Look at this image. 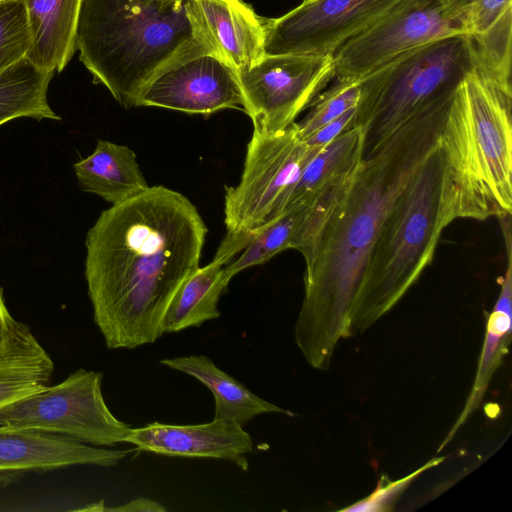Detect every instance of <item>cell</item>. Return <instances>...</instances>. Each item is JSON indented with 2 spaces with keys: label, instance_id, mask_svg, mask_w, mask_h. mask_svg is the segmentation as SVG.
I'll return each mask as SVG.
<instances>
[{
  "label": "cell",
  "instance_id": "836d02e7",
  "mask_svg": "<svg viewBox=\"0 0 512 512\" xmlns=\"http://www.w3.org/2000/svg\"><path fill=\"white\" fill-rule=\"evenodd\" d=\"M80 510H85V511H105V507L103 505V502H99V503H93V504H90V506H87L85 508H82Z\"/></svg>",
  "mask_w": 512,
  "mask_h": 512
},
{
  "label": "cell",
  "instance_id": "1f68e13d",
  "mask_svg": "<svg viewBox=\"0 0 512 512\" xmlns=\"http://www.w3.org/2000/svg\"><path fill=\"white\" fill-rule=\"evenodd\" d=\"M441 3L451 12L463 15V11L477 0H440Z\"/></svg>",
  "mask_w": 512,
  "mask_h": 512
},
{
  "label": "cell",
  "instance_id": "4fadbf2b",
  "mask_svg": "<svg viewBox=\"0 0 512 512\" xmlns=\"http://www.w3.org/2000/svg\"><path fill=\"white\" fill-rule=\"evenodd\" d=\"M191 37L235 72L265 53V17L242 0H183Z\"/></svg>",
  "mask_w": 512,
  "mask_h": 512
},
{
  "label": "cell",
  "instance_id": "603a6c76",
  "mask_svg": "<svg viewBox=\"0 0 512 512\" xmlns=\"http://www.w3.org/2000/svg\"><path fill=\"white\" fill-rule=\"evenodd\" d=\"M223 262L213 259L199 267L180 286L163 320L164 333L199 327L220 317L218 302L227 290L230 278Z\"/></svg>",
  "mask_w": 512,
  "mask_h": 512
},
{
  "label": "cell",
  "instance_id": "6da1fadb",
  "mask_svg": "<svg viewBox=\"0 0 512 512\" xmlns=\"http://www.w3.org/2000/svg\"><path fill=\"white\" fill-rule=\"evenodd\" d=\"M207 232L196 206L161 185L100 214L86 236L85 278L108 348L133 349L164 334L166 310L200 267Z\"/></svg>",
  "mask_w": 512,
  "mask_h": 512
},
{
  "label": "cell",
  "instance_id": "8fae6325",
  "mask_svg": "<svg viewBox=\"0 0 512 512\" xmlns=\"http://www.w3.org/2000/svg\"><path fill=\"white\" fill-rule=\"evenodd\" d=\"M243 105L235 70L192 37L154 72L137 103V107L204 116L224 109L243 110Z\"/></svg>",
  "mask_w": 512,
  "mask_h": 512
},
{
  "label": "cell",
  "instance_id": "4dcf8cb0",
  "mask_svg": "<svg viewBox=\"0 0 512 512\" xmlns=\"http://www.w3.org/2000/svg\"><path fill=\"white\" fill-rule=\"evenodd\" d=\"M12 316L5 306L2 290L0 288V343L5 338Z\"/></svg>",
  "mask_w": 512,
  "mask_h": 512
},
{
  "label": "cell",
  "instance_id": "8992f818",
  "mask_svg": "<svg viewBox=\"0 0 512 512\" xmlns=\"http://www.w3.org/2000/svg\"><path fill=\"white\" fill-rule=\"evenodd\" d=\"M475 66L472 44L460 34L404 52L359 79L353 126L365 133V153L428 105L451 94Z\"/></svg>",
  "mask_w": 512,
  "mask_h": 512
},
{
  "label": "cell",
  "instance_id": "52a82bcc",
  "mask_svg": "<svg viewBox=\"0 0 512 512\" xmlns=\"http://www.w3.org/2000/svg\"><path fill=\"white\" fill-rule=\"evenodd\" d=\"M322 148L303 142L295 122L274 133L253 130L240 181L225 191L227 234L214 259L227 264L243 250L245 237L277 215L302 169Z\"/></svg>",
  "mask_w": 512,
  "mask_h": 512
},
{
  "label": "cell",
  "instance_id": "ffe728a7",
  "mask_svg": "<svg viewBox=\"0 0 512 512\" xmlns=\"http://www.w3.org/2000/svg\"><path fill=\"white\" fill-rule=\"evenodd\" d=\"M463 14L476 67L511 84L512 0H477Z\"/></svg>",
  "mask_w": 512,
  "mask_h": 512
},
{
  "label": "cell",
  "instance_id": "9c48e42d",
  "mask_svg": "<svg viewBox=\"0 0 512 512\" xmlns=\"http://www.w3.org/2000/svg\"><path fill=\"white\" fill-rule=\"evenodd\" d=\"M237 75L253 130L274 133L296 122L334 79L333 56L265 54Z\"/></svg>",
  "mask_w": 512,
  "mask_h": 512
},
{
  "label": "cell",
  "instance_id": "f1b7e54d",
  "mask_svg": "<svg viewBox=\"0 0 512 512\" xmlns=\"http://www.w3.org/2000/svg\"><path fill=\"white\" fill-rule=\"evenodd\" d=\"M356 113V107L352 108L336 119L332 120L325 126L318 129L305 142L307 145L315 148H322L336 138L345 129L353 126V121Z\"/></svg>",
  "mask_w": 512,
  "mask_h": 512
},
{
  "label": "cell",
  "instance_id": "44dd1931",
  "mask_svg": "<svg viewBox=\"0 0 512 512\" xmlns=\"http://www.w3.org/2000/svg\"><path fill=\"white\" fill-rule=\"evenodd\" d=\"M160 363L194 377L212 392L215 400L213 419L244 426L259 414L286 413L284 409L255 395L205 355L165 358Z\"/></svg>",
  "mask_w": 512,
  "mask_h": 512
},
{
  "label": "cell",
  "instance_id": "277c9868",
  "mask_svg": "<svg viewBox=\"0 0 512 512\" xmlns=\"http://www.w3.org/2000/svg\"><path fill=\"white\" fill-rule=\"evenodd\" d=\"M190 37L183 0L130 9L112 0H84L77 50L93 82L131 108L154 72Z\"/></svg>",
  "mask_w": 512,
  "mask_h": 512
},
{
  "label": "cell",
  "instance_id": "f546056e",
  "mask_svg": "<svg viewBox=\"0 0 512 512\" xmlns=\"http://www.w3.org/2000/svg\"><path fill=\"white\" fill-rule=\"evenodd\" d=\"M167 509L159 502L150 498L138 497L124 505L107 508L105 511H120V512H163Z\"/></svg>",
  "mask_w": 512,
  "mask_h": 512
},
{
  "label": "cell",
  "instance_id": "83f0119b",
  "mask_svg": "<svg viewBox=\"0 0 512 512\" xmlns=\"http://www.w3.org/2000/svg\"><path fill=\"white\" fill-rule=\"evenodd\" d=\"M444 458H434L418 470L410 473L408 476L394 480H380L376 489L368 497L349 505L341 511L346 512H380L392 509V505L400 497L401 493L407 488L409 483L419 476L423 471L440 464Z\"/></svg>",
  "mask_w": 512,
  "mask_h": 512
},
{
  "label": "cell",
  "instance_id": "30bf717a",
  "mask_svg": "<svg viewBox=\"0 0 512 512\" xmlns=\"http://www.w3.org/2000/svg\"><path fill=\"white\" fill-rule=\"evenodd\" d=\"M467 34L464 15L440 0H403L333 55L334 79L358 81L390 59L429 42Z\"/></svg>",
  "mask_w": 512,
  "mask_h": 512
},
{
  "label": "cell",
  "instance_id": "9a60e30c",
  "mask_svg": "<svg viewBox=\"0 0 512 512\" xmlns=\"http://www.w3.org/2000/svg\"><path fill=\"white\" fill-rule=\"evenodd\" d=\"M126 442L157 454L189 458H217L248 469L246 454L252 437L236 423L213 419L209 423L174 425L154 422L131 428Z\"/></svg>",
  "mask_w": 512,
  "mask_h": 512
},
{
  "label": "cell",
  "instance_id": "5bb4252c",
  "mask_svg": "<svg viewBox=\"0 0 512 512\" xmlns=\"http://www.w3.org/2000/svg\"><path fill=\"white\" fill-rule=\"evenodd\" d=\"M128 451L96 448L35 429L0 426V485L27 472L74 465L115 466Z\"/></svg>",
  "mask_w": 512,
  "mask_h": 512
},
{
  "label": "cell",
  "instance_id": "7402d4cb",
  "mask_svg": "<svg viewBox=\"0 0 512 512\" xmlns=\"http://www.w3.org/2000/svg\"><path fill=\"white\" fill-rule=\"evenodd\" d=\"M364 153L363 129L360 126L345 129L305 165L284 196L276 216L292 207L307 204L321 190L353 172Z\"/></svg>",
  "mask_w": 512,
  "mask_h": 512
},
{
  "label": "cell",
  "instance_id": "d6a6232c",
  "mask_svg": "<svg viewBox=\"0 0 512 512\" xmlns=\"http://www.w3.org/2000/svg\"><path fill=\"white\" fill-rule=\"evenodd\" d=\"M112 1H114L116 4H118L124 8L130 9L133 7L145 6V5H148V4L158 1V0H112Z\"/></svg>",
  "mask_w": 512,
  "mask_h": 512
},
{
  "label": "cell",
  "instance_id": "5b68a950",
  "mask_svg": "<svg viewBox=\"0 0 512 512\" xmlns=\"http://www.w3.org/2000/svg\"><path fill=\"white\" fill-rule=\"evenodd\" d=\"M438 145L398 194L381 225L350 317L349 334L391 310L431 264L442 231Z\"/></svg>",
  "mask_w": 512,
  "mask_h": 512
},
{
  "label": "cell",
  "instance_id": "d4e9b609",
  "mask_svg": "<svg viewBox=\"0 0 512 512\" xmlns=\"http://www.w3.org/2000/svg\"><path fill=\"white\" fill-rule=\"evenodd\" d=\"M306 206L302 204L287 209L249 233L240 255L225 265L228 277L232 279L240 271L261 265L280 252L292 249Z\"/></svg>",
  "mask_w": 512,
  "mask_h": 512
},
{
  "label": "cell",
  "instance_id": "d6986e66",
  "mask_svg": "<svg viewBox=\"0 0 512 512\" xmlns=\"http://www.w3.org/2000/svg\"><path fill=\"white\" fill-rule=\"evenodd\" d=\"M53 369L30 328L12 317L0 343V408L48 386Z\"/></svg>",
  "mask_w": 512,
  "mask_h": 512
},
{
  "label": "cell",
  "instance_id": "484cf974",
  "mask_svg": "<svg viewBox=\"0 0 512 512\" xmlns=\"http://www.w3.org/2000/svg\"><path fill=\"white\" fill-rule=\"evenodd\" d=\"M360 97L358 81L332 80L328 89L322 91L310 104L309 111L299 122H295L299 138L304 141L318 129L355 108Z\"/></svg>",
  "mask_w": 512,
  "mask_h": 512
},
{
  "label": "cell",
  "instance_id": "4316f807",
  "mask_svg": "<svg viewBox=\"0 0 512 512\" xmlns=\"http://www.w3.org/2000/svg\"><path fill=\"white\" fill-rule=\"evenodd\" d=\"M30 46L25 6L16 0H0V71L25 58Z\"/></svg>",
  "mask_w": 512,
  "mask_h": 512
},
{
  "label": "cell",
  "instance_id": "e0dca14e",
  "mask_svg": "<svg viewBox=\"0 0 512 512\" xmlns=\"http://www.w3.org/2000/svg\"><path fill=\"white\" fill-rule=\"evenodd\" d=\"M503 228L507 266L501 278V289L492 312L488 316L485 338L480 354L475 380L463 411L453 425L449 435L440 445L442 449L452 440L456 431L465 423L468 417L478 408L490 380L502 364L508 352L512 329V244L510 216L499 219ZM439 449V450H440Z\"/></svg>",
  "mask_w": 512,
  "mask_h": 512
},
{
  "label": "cell",
  "instance_id": "ac0fdd59",
  "mask_svg": "<svg viewBox=\"0 0 512 512\" xmlns=\"http://www.w3.org/2000/svg\"><path fill=\"white\" fill-rule=\"evenodd\" d=\"M80 188L96 194L112 205L125 202L148 185L136 159L126 145L98 140L95 150L73 166Z\"/></svg>",
  "mask_w": 512,
  "mask_h": 512
},
{
  "label": "cell",
  "instance_id": "7c38bea8",
  "mask_svg": "<svg viewBox=\"0 0 512 512\" xmlns=\"http://www.w3.org/2000/svg\"><path fill=\"white\" fill-rule=\"evenodd\" d=\"M403 0H309L278 18H265L266 54L333 56L350 39Z\"/></svg>",
  "mask_w": 512,
  "mask_h": 512
},
{
  "label": "cell",
  "instance_id": "7a4b0ae2",
  "mask_svg": "<svg viewBox=\"0 0 512 512\" xmlns=\"http://www.w3.org/2000/svg\"><path fill=\"white\" fill-rule=\"evenodd\" d=\"M454 93V92H453ZM453 93L428 105L361 159L327 221L311 264L295 324V342L316 369L329 368L350 317L381 225L392 203L438 145Z\"/></svg>",
  "mask_w": 512,
  "mask_h": 512
},
{
  "label": "cell",
  "instance_id": "2e32d148",
  "mask_svg": "<svg viewBox=\"0 0 512 512\" xmlns=\"http://www.w3.org/2000/svg\"><path fill=\"white\" fill-rule=\"evenodd\" d=\"M27 10L31 46L26 58L38 68L60 73L77 51L84 0H16Z\"/></svg>",
  "mask_w": 512,
  "mask_h": 512
},
{
  "label": "cell",
  "instance_id": "3957f363",
  "mask_svg": "<svg viewBox=\"0 0 512 512\" xmlns=\"http://www.w3.org/2000/svg\"><path fill=\"white\" fill-rule=\"evenodd\" d=\"M442 212L486 220L512 213V85L479 67L458 83L440 129Z\"/></svg>",
  "mask_w": 512,
  "mask_h": 512
},
{
  "label": "cell",
  "instance_id": "cb8c5ba5",
  "mask_svg": "<svg viewBox=\"0 0 512 512\" xmlns=\"http://www.w3.org/2000/svg\"><path fill=\"white\" fill-rule=\"evenodd\" d=\"M55 73L42 70L26 57L0 71V126L17 118L60 120L48 103Z\"/></svg>",
  "mask_w": 512,
  "mask_h": 512
},
{
  "label": "cell",
  "instance_id": "e575fe53",
  "mask_svg": "<svg viewBox=\"0 0 512 512\" xmlns=\"http://www.w3.org/2000/svg\"><path fill=\"white\" fill-rule=\"evenodd\" d=\"M303 1H309V0H303Z\"/></svg>",
  "mask_w": 512,
  "mask_h": 512
},
{
  "label": "cell",
  "instance_id": "ba28073f",
  "mask_svg": "<svg viewBox=\"0 0 512 512\" xmlns=\"http://www.w3.org/2000/svg\"><path fill=\"white\" fill-rule=\"evenodd\" d=\"M102 373L78 369L55 386L0 408V426L35 429L86 444L126 442L131 427L109 410L102 394Z\"/></svg>",
  "mask_w": 512,
  "mask_h": 512
}]
</instances>
